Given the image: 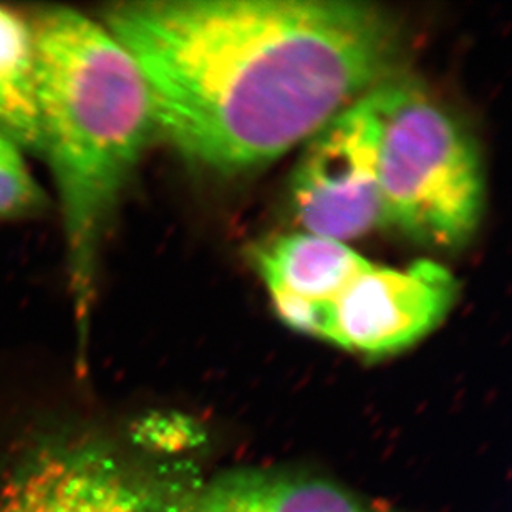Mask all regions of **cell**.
I'll return each mask as SVG.
<instances>
[{
    "instance_id": "6da1fadb",
    "label": "cell",
    "mask_w": 512,
    "mask_h": 512,
    "mask_svg": "<svg viewBox=\"0 0 512 512\" xmlns=\"http://www.w3.org/2000/svg\"><path fill=\"white\" fill-rule=\"evenodd\" d=\"M102 25L145 78L158 138L219 174L305 143L406 54L395 15L345 0H131Z\"/></svg>"
},
{
    "instance_id": "7a4b0ae2",
    "label": "cell",
    "mask_w": 512,
    "mask_h": 512,
    "mask_svg": "<svg viewBox=\"0 0 512 512\" xmlns=\"http://www.w3.org/2000/svg\"><path fill=\"white\" fill-rule=\"evenodd\" d=\"M29 17L39 72L40 160L54 176L83 332L97 297L103 239L158 131L140 68L102 24L65 5H44Z\"/></svg>"
},
{
    "instance_id": "3957f363",
    "label": "cell",
    "mask_w": 512,
    "mask_h": 512,
    "mask_svg": "<svg viewBox=\"0 0 512 512\" xmlns=\"http://www.w3.org/2000/svg\"><path fill=\"white\" fill-rule=\"evenodd\" d=\"M378 100L385 226L421 246H466L486 204L483 158L473 136L433 95L401 75L378 87Z\"/></svg>"
},
{
    "instance_id": "277c9868",
    "label": "cell",
    "mask_w": 512,
    "mask_h": 512,
    "mask_svg": "<svg viewBox=\"0 0 512 512\" xmlns=\"http://www.w3.org/2000/svg\"><path fill=\"white\" fill-rule=\"evenodd\" d=\"M196 464L141 463L102 443L45 446L0 488V512H193Z\"/></svg>"
},
{
    "instance_id": "5b68a950",
    "label": "cell",
    "mask_w": 512,
    "mask_h": 512,
    "mask_svg": "<svg viewBox=\"0 0 512 512\" xmlns=\"http://www.w3.org/2000/svg\"><path fill=\"white\" fill-rule=\"evenodd\" d=\"M289 203L305 232L347 242L385 226L380 188L378 88L305 141Z\"/></svg>"
},
{
    "instance_id": "8992f818",
    "label": "cell",
    "mask_w": 512,
    "mask_h": 512,
    "mask_svg": "<svg viewBox=\"0 0 512 512\" xmlns=\"http://www.w3.org/2000/svg\"><path fill=\"white\" fill-rule=\"evenodd\" d=\"M458 292L451 271L430 259L405 269L370 264L330 304L319 340L362 357H390L438 329Z\"/></svg>"
},
{
    "instance_id": "52a82bcc",
    "label": "cell",
    "mask_w": 512,
    "mask_h": 512,
    "mask_svg": "<svg viewBox=\"0 0 512 512\" xmlns=\"http://www.w3.org/2000/svg\"><path fill=\"white\" fill-rule=\"evenodd\" d=\"M254 264L277 317L289 329L319 339L330 304L372 262L347 242L302 231L262 244Z\"/></svg>"
},
{
    "instance_id": "ba28073f",
    "label": "cell",
    "mask_w": 512,
    "mask_h": 512,
    "mask_svg": "<svg viewBox=\"0 0 512 512\" xmlns=\"http://www.w3.org/2000/svg\"><path fill=\"white\" fill-rule=\"evenodd\" d=\"M193 512H387L334 479L289 468H234L204 481Z\"/></svg>"
},
{
    "instance_id": "9c48e42d",
    "label": "cell",
    "mask_w": 512,
    "mask_h": 512,
    "mask_svg": "<svg viewBox=\"0 0 512 512\" xmlns=\"http://www.w3.org/2000/svg\"><path fill=\"white\" fill-rule=\"evenodd\" d=\"M0 135L24 155H42L39 72L29 14L0 5Z\"/></svg>"
},
{
    "instance_id": "30bf717a",
    "label": "cell",
    "mask_w": 512,
    "mask_h": 512,
    "mask_svg": "<svg viewBox=\"0 0 512 512\" xmlns=\"http://www.w3.org/2000/svg\"><path fill=\"white\" fill-rule=\"evenodd\" d=\"M49 198L32 176L24 151L0 135V221L35 218L47 211Z\"/></svg>"
}]
</instances>
